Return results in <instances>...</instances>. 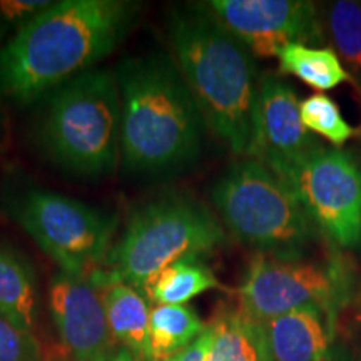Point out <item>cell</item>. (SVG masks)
Masks as SVG:
<instances>
[{
  "mask_svg": "<svg viewBox=\"0 0 361 361\" xmlns=\"http://www.w3.org/2000/svg\"><path fill=\"white\" fill-rule=\"evenodd\" d=\"M121 89V161L129 173H183L201 154L204 119L171 54L126 57Z\"/></svg>",
  "mask_w": 361,
  "mask_h": 361,
  "instance_id": "obj_2",
  "label": "cell"
},
{
  "mask_svg": "<svg viewBox=\"0 0 361 361\" xmlns=\"http://www.w3.org/2000/svg\"><path fill=\"white\" fill-rule=\"evenodd\" d=\"M355 291V274L338 255L324 259L256 252L238 288V308L258 323L316 306L338 318Z\"/></svg>",
  "mask_w": 361,
  "mask_h": 361,
  "instance_id": "obj_7",
  "label": "cell"
},
{
  "mask_svg": "<svg viewBox=\"0 0 361 361\" xmlns=\"http://www.w3.org/2000/svg\"><path fill=\"white\" fill-rule=\"evenodd\" d=\"M204 361H269L263 323L239 308L221 306L209 326Z\"/></svg>",
  "mask_w": 361,
  "mask_h": 361,
  "instance_id": "obj_15",
  "label": "cell"
},
{
  "mask_svg": "<svg viewBox=\"0 0 361 361\" xmlns=\"http://www.w3.org/2000/svg\"><path fill=\"white\" fill-rule=\"evenodd\" d=\"M0 361H44L42 348L32 329L0 316Z\"/></svg>",
  "mask_w": 361,
  "mask_h": 361,
  "instance_id": "obj_22",
  "label": "cell"
},
{
  "mask_svg": "<svg viewBox=\"0 0 361 361\" xmlns=\"http://www.w3.org/2000/svg\"><path fill=\"white\" fill-rule=\"evenodd\" d=\"M207 346H209V329L206 328L200 338H196L186 350L173 356L169 361H204Z\"/></svg>",
  "mask_w": 361,
  "mask_h": 361,
  "instance_id": "obj_24",
  "label": "cell"
},
{
  "mask_svg": "<svg viewBox=\"0 0 361 361\" xmlns=\"http://www.w3.org/2000/svg\"><path fill=\"white\" fill-rule=\"evenodd\" d=\"M49 308L71 361H94L114 348L102 296L90 276L59 269L49 284Z\"/></svg>",
  "mask_w": 361,
  "mask_h": 361,
  "instance_id": "obj_12",
  "label": "cell"
},
{
  "mask_svg": "<svg viewBox=\"0 0 361 361\" xmlns=\"http://www.w3.org/2000/svg\"><path fill=\"white\" fill-rule=\"evenodd\" d=\"M218 216L188 196H164L130 214L106 259V268L147 291L168 266L209 255L224 243Z\"/></svg>",
  "mask_w": 361,
  "mask_h": 361,
  "instance_id": "obj_5",
  "label": "cell"
},
{
  "mask_svg": "<svg viewBox=\"0 0 361 361\" xmlns=\"http://www.w3.org/2000/svg\"><path fill=\"white\" fill-rule=\"evenodd\" d=\"M89 276L102 296L112 341L146 360L151 308L142 291L107 269H97Z\"/></svg>",
  "mask_w": 361,
  "mask_h": 361,
  "instance_id": "obj_14",
  "label": "cell"
},
{
  "mask_svg": "<svg viewBox=\"0 0 361 361\" xmlns=\"http://www.w3.org/2000/svg\"><path fill=\"white\" fill-rule=\"evenodd\" d=\"M51 6L52 0H0V40L6 44Z\"/></svg>",
  "mask_w": 361,
  "mask_h": 361,
  "instance_id": "obj_23",
  "label": "cell"
},
{
  "mask_svg": "<svg viewBox=\"0 0 361 361\" xmlns=\"http://www.w3.org/2000/svg\"><path fill=\"white\" fill-rule=\"evenodd\" d=\"M206 13L250 49L256 57H278L291 44L323 40L316 6L305 0H209Z\"/></svg>",
  "mask_w": 361,
  "mask_h": 361,
  "instance_id": "obj_10",
  "label": "cell"
},
{
  "mask_svg": "<svg viewBox=\"0 0 361 361\" xmlns=\"http://www.w3.org/2000/svg\"><path fill=\"white\" fill-rule=\"evenodd\" d=\"M171 56L209 129L233 154L247 156L252 107L261 75L241 40L197 4L168 19Z\"/></svg>",
  "mask_w": 361,
  "mask_h": 361,
  "instance_id": "obj_3",
  "label": "cell"
},
{
  "mask_svg": "<svg viewBox=\"0 0 361 361\" xmlns=\"http://www.w3.org/2000/svg\"><path fill=\"white\" fill-rule=\"evenodd\" d=\"M335 322L326 311L306 306L263 323L269 361H333Z\"/></svg>",
  "mask_w": 361,
  "mask_h": 361,
  "instance_id": "obj_13",
  "label": "cell"
},
{
  "mask_svg": "<svg viewBox=\"0 0 361 361\" xmlns=\"http://www.w3.org/2000/svg\"><path fill=\"white\" fill-rule=\"evenodd\" d=\"M279 71L291 74L318 90H329L351 80L350 72L341 66L340 57L331 49L291 44L279 52Z\"/></svg>",
  "mask_w": 361,
  "mask_h": 361,
  "instance_id": "obj_19",
  "label": "cell"
},
{
  "mask_svg": "<svg viewBox=\"0 0 361 361\" xmlns=\"http://www.w3.org/2000/svg\"><path fill=\"white\" fill-rule=\"evenodd\" d=\"M94 361H146V360H144L142 356L133 353V351L128 348H123V346H117V348L114 346V348L106 351V353L101 355Z\"/></svg>",
  "mask_w": 361,
  "mask_h": 361,
  "instance_id": "obj_25",
  "label": "cell"
},
{
  "mask_svg": "<svg viewBox=\"0 0 361 361\" xmlns=\"http://www.w3.org/2000/svg\"><path fill=\"white\" fill-rule=\"evenodd\" d=\"M278 176L319 233L341 247L361 245V164L353 154L318 144Z\"/></svg>",
  "mask_w": 361,
  "mask_h": 361,
  "instance_id": "obj_9",
  "label": "cell"
},
{
  "mask_svg": "<svg viewBox=\"0 0 361 361\" xmlns=\"http://www.w3.org/2000/svg\"><path fill=\"white\" fill-rule=\"evenodd\" d=\"M211 290L226 288L200 258H186L168 266L146 293L156 305L183 306Z\"/></svg>",
  "mask_w": 361,
  "mask_h": 361,
  "instance_id": "obj_18",
  "label": "cell"
},
{
  "mask_svg": "<svg viewBox=\"0 0 361 361\" xmlns=\"http://www.w3.org/2000/svg\"><path fill=\"white\" fill-rule=\"evenodd\" d=\"M301 121L310 133H316L335 146H341L353 137L356 129L343 119L340 107L324 94H313L300 104Z\"/></svg>",
  "mask_w": 361,
  "mask_h": 361,
  "instance_id": "obj_21",
  "label": "cell"
},
{
  "mask_svg": "<svg viewBox=\"0 0 361 361\" xmlns=\"http://www.w3.org/2000/svg\"><path fill=\"white\" fill-rule=\"evenodd\" d=\"M301 101L276 75H261L247 156L279 174L318 146L301 121Z\"/></svg>",
  "mask_w": 361,
  "mask_h": 361,
  "instance_id": "obj_11",
  "label": "cell"
},
{
  "mask_svg": "<svg viewBox=\"0 0 361 361\" xmlns=\"http://www.w3.org/2000/svg\"><path fill=\"white\" fill-rule=\"evenodd\" d=\"M0 316L32 329L37 319V279L30 261L0 245Z\"/></svg>",
  "mask_w": 361,
  "mask_h": 361,
  "instance_id": "obj_16",
  "label": "cell"
},
{
  "mask_svg": "<svg viewBox=\"0 0 361 361\" xmlns=\"http://www.w3.org/2000/svg\"><path fill=\"white\" fill-rule=\"evenodd\" d=\"M39 144L54 164L104 178L121 159V89L116 71L94 67L45 96Z\"/></svg>",
  "mask_w": 361,
  "mask_h": 361,
  "instance_id": "obj_4",
  "label": "cell"
},
{
  "mask_svg": "<svg viewBox=\"0 0 361 361\" xmlns=\"http://www.w3.org/2000/svg\"><path fill=\"white\" fill-rule=\"evenodd\" d=\"M128 0H59L0 47V94L27 106L117 49L139 12Z\"/></svg>",
  "mask_w": 361,
  "mask_h": 361,
  "instance_id": "obj_1",
  "label": "cell"
},
{
  "mask_svg": "<svg viewBox=\"0 0 361 361\" xmlns=\"http://www.w3.org/2000/svg\"><path fill=\"white\" fill-rule=\"evenodd\" d=\"M209 197L226 229L258 252L301 255L318 234L291 188L251 157L229 166Z\"/></svg>",
  "mask_w": 361,
  "mask_h": 361,
  "instance_id": "obj_6",
  "label": "cell"
},
{
  "mask_svg": "<svg viewBox=\"0 0 361 361\" xmlns=\"http://www.w3.org/2000/svg\"><path fill=\"white\" fill-rule=\"evenodd\" d=\"M206 328L188 305H156L149 316L146 361H169L200 338Z\"/></svg>",
  "mask_w": 361,
  "mask_h": 361,
  "instance_id": "obj_17",
  "label": "cell"
},
{
  "mask_svg": "<svg viewBox=\"0 0 361 361\" xmlns=\"http://www.w3.org/2000/svg\"><path fill=\"white\" fill-rule=\"evenodd\" d=\"M11 214L64 273L89 276L106 264L114 245V216L66 194L27 189L13 197Z\"/></svg>",
  "mask_w": 361,
  "mask_h": 361,
  "instance_id": "obj_8",
  "label": "cell"
},
{
  "mask_svg": "<svg viewBox=\"0 0 361 361\" xmlns=\"http://www.w3.org/2000/svg\"><path fill=\"white\" fill-rule=\"evenodd\" d=\"M329 29L340 57L350 71L361 75V6L340 0L329 8Z\"/></svg>",
  "mask_w": 361,
  "mask_h": 361,
  "instance_id": "obj_20",
  "label": "cell"
}]
</instances>
